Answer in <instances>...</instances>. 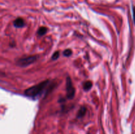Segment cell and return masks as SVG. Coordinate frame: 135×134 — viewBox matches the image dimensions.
Masks as SVG:
<instances>
[{
  "mask_svg": "<svg viewBox=\"0 0 135 134\" xmlns=\"http://www.w3.org/2000/svg\"><path fill=\"white\" fill-rule=\"evenodd\" d=\"M66 91H67V98L68 99H73L75 95V89L73 87L70 77L67 78L66 81Z\"/></svg>",
  "mask_w": 135,
  "mask_h": 134,
  "instance_id": "3",
  "label": "cell"
},
{
  "mask_svg": "<svg viewBox=\"0 0 135 134\" xmlns=\"http://www.w3.org/2000/svg\"><path fill=\"white\" fill-rule=\"evenodd\" d=\"M73 52L72 50L70 49H65L63 52V55L65 56H70L71 55H72Z\"/></svg>",
  "mask_w": 135,
  "mask_h": 134,
  "instance_id": "8",
  "label": "cell"
},
{
  "mask_svg": "<svg viewBox=\"0 0 135 134\" xmlns=\"http://www.w3.org/2000/svg\"><path fill=\"white\" fill-rule=\"evenodd\" d=\"M86 112V108L85 106H81L77 113V118H83V117L85 115Z\"/></svg>",
  "mask_w": 135,
  "mask_h": 134,
  "instance_id": "5",
  "label": "cell"
},
{
  "mask_svg": "<svg viewBox=\"0 0 135 134\" xmlns=\"http://www.w3.org/2000/svg\"><path fill=\"white\" fill-rule=\"evenodd\" d=\"M92 83L91 81H86L83 84V89L84 91H89L92 88Z\"/></svg>",
  "mask_w": 135,
  "mask_h": 134,
  "instance_id": "6",
  "label": "cell"
},
{
  "mask_svg": "<svg viewBox=\"0 0 135 134\" xmlns=\"http://www.w3.org/2000/svg\"><path fill=\"white\" fill-rule=\"evenodd\" d=\"M50 84L49 80H46L40 82L37 85L32 86L25 91V95L30 98H36L42 94L47 85Z\"/></svg>",
  "mask_w": 135,
  "mask_h": 134,
  "instance_id": "1",
  "label": "cell"
},
{
  "mask_svg": "<svg viewBox=\"0 0 135 134\" xmlns=\"http://www.w3.org/2000/svg\"><path fill=\"white\" fill-rule=\"evenodd\" d=\"M133 20H134V22L135 24V6L133 7Z\"/></svg>",
  "mask_w": 135,
  "mask_h": 134,
  "instance_id": "10",
  "label": "cell"
},
{
  "mask_svg": "<svg viewBox=\"0 0 135 134\" xmlns=\"http://www.w3.org/2000/svg\"><path fill=\"white\" fill-rule=\"evenodd\" d=\"M13 25H14L15 27L16 28H22L23 27V26H25V20H23V18L18 17V18H16L14 20V22H13Z\"/></svg>",
  "mask_w": 135,
  "mask_h": 134,
  "instance_id": "4",
  "label": "cell"
},
{
  "mask_svg": "<svg viewBox=\"0 0 135 134\" xmlns=\"http://www.w3.org/2000/svg\"><path fill=\"white\" fill-rule=\"evenodd\" d=\"M38 59V56L33 55V56H28L26 57L21 58L17 61V65L21 67H25L30 65L32 63H34Z\"/></svg>",
  "mask_w": 135,
  "mask_h": 134,
  "instance_id": "2",
  "label": "cell"
},
{
  "mask_svg": "<svg viewBox=\"0 0 135 134\" xmlns=\"http://www.w3.org/2000/svg\"><path fill=\"white\" fill-rule=\"evenodd\" d=\"M47 31V29L46 27H44V26H42V27H40L39 29H38V35H44V34H46Z\"/></svg>",
  "mask_w": 135,
  "mask_h": 134,
  "instance_id": "7",
  "label": "cell"
},
{
  "mask_svg": "<svg viewBox=\"0 0 135 134\" xmlns=\"http://www.w3.org/2000/svg\"><path fill=\"white\" fill-rule=\"evenodd\" d=\"M59 54H60L59 53V51H56V52H55L53 54L52 56H51V59H52L53 60H57V59L59 58Z\"/></svg>",
  "mask_w": 135,
  "mask_h": 134,
  "instance_id": "9",
  "label": "cell"
}]
</instances>
